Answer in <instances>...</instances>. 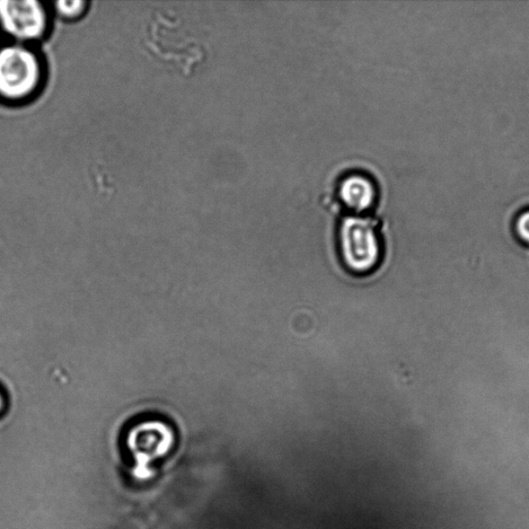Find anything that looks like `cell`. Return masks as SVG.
I'll return each instance as SVG.
<instances>
[{
  "instance_id": "obj_1",
  "label": "cell",
  "mask_w": 529,
  "mask_h": 529,
  "mask_svg": "<svg viewBox=\"0 0 529 529\" xmlns=\"http://www.w3.org/2000/svg\"><path fill=\"white\" fill-rule=\"evenodd\" d=\"M46 81V66L31 45L13 43L0 48V99L23 104L37 98Z\"/></svg>"
},
{
  "instance_id": "obj_2",
  "label": "cell",
  "mask_w": 529,
  "mask_h": 529,
  "mask_svg": "<svg viewBox=\"0 0 529 529\" xmlns=\"http://www.w3.org/2000/svg\"><path fill=\"white\" fill-rule=\"evenodd\" d=\"M338 252L345 270L354 277H368L384 260V240L374 218L353 216L343 219L338 232Z\"/></svg>"
},
{
  "instance_id": "obj_3",
  "label": "cell",
  "mask_w": 529,
  "mask_h": 529,
  "mask_svg": "<svg viewBox=\"0 0 529 529\" xmlns=\"http://www.w3.org/2000/svg\"><path fill=\"white\" fill-rule=\"evenodd\" d=\"M0 25L16 43L40 42L50 30L49 10L39 0H0Z\"/></svg>"
},
{
  "instance_id": "obj_4",
  "label": "cell",
  "mask_w": 529,
  "mask_h": 529,
  "mask_svg": "<svg viewBox=\"0 0 529 529\" xmlns=\"http://www.w3.org/2000/svg\"><path fill=\"white\" fill-rule=\"evenodd\" d=\"M174 443L173 431L161 421H146L129 431L128 445L133 453L136 464L133 476L140 481H147L154 476L150 464L163 457Z\"/></svg>"
},
{
  "instance_id": "obj_5",
  "label": "cell",
  "mask_w": 529,
  "mask_h": 529,
  "mask_svg": "<svg viewBox=\"0 0 529 529\" xmlns=\"http://www.w3.org/2000/svg\"><path fill=\"white\" fill-rule=\"evenodd\" d=\"M336 192L342 207L353 212L354 216H361V213L373 208L376 203V185L366 174L355 173L343 177Z\"/></svg>"
},
{
  "instance_id": "obj_6",
  "label": "cell",
  "mask_w": 529,
  "mask_h": 529,
  "mask_svg": "<svg viewBox=\"0 0 529 529\" xmlns=\"http://www.w3.org/2000/svg\"><path fill=\"white\" fill-rule=\"evenodd\" d=\"M87 8L88 3L84 0H72V2L60 0V2L53 4V9L57 15L61 19L67 20V22H74V20L84 16Z\"/></svg>"
},
{
  "instance_id": "obj_7",
  "label": "cell",
  "mask_w": 529,
  "mask_h": 529,
  "mask_svg": "<svg viewBox=\"0 0 529 529\" xmlns=\"http://www.w3.org/2000/svg\"><path fill=\"white\" fill-rule=\"evenodd\" d=\"M515 226L520 239L529 244V208L520 213Z\"/></svg>"
},
{
  "instance_id": "obj_8",
  "label": "cell",
  "mask_w": 529,
  "mask_h": 529,
  "mask_svg": "<svg viewBox=\"0 0 529 529\" xmlns=\"http://www.w3.org/2000/svg\"><path fill=\"white\" fill-rule=\"evenodd\" d=\"M4 408V400L2 394H0V410Z\"/></svg>"
}]
</instances>
